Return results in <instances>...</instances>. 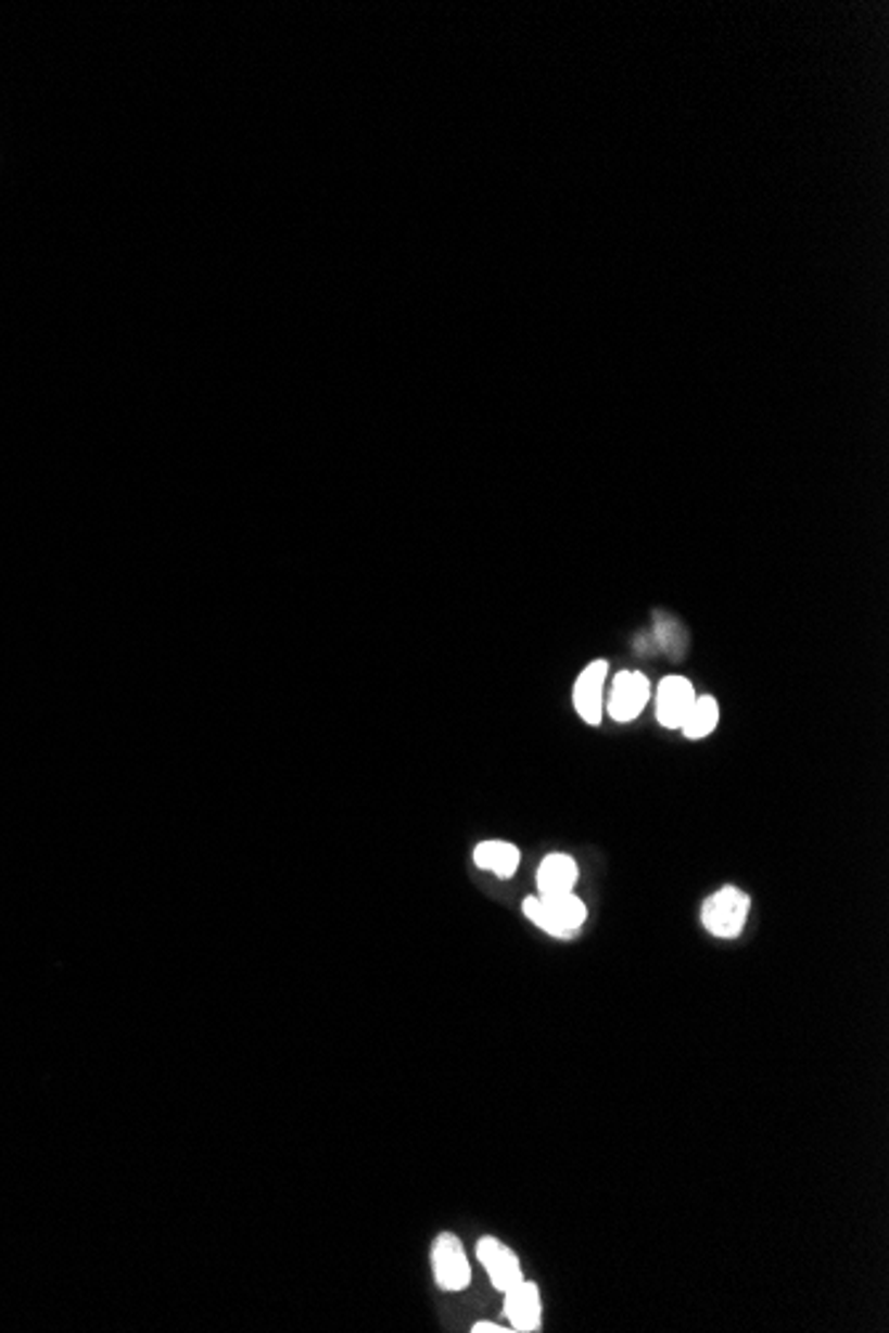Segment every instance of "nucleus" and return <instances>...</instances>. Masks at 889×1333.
Listing matches in <instances>:
<instances>
[{"label": "nucleus", "mask_w": 889, "mask_h": 1333, "mask_svg": "<svg viewBox=\"0 0 889 1333\" xmlns=\"http://www.w3.org/2000/svg\"><path fill=\"white\" fill-rule=\"evenodd\" d=\"M511 1331L515 1329H504V1325H498V1323H485V1320H482V1323H474V1329H472V1333H511Z\"/></svg>", "instance_id": "12"}, {"label": "nucleus", "mask_w": 889, "mask_h": 1333, "mask_svg": "<svg viewBox=\"0 0 889 1333\" xmlns=\"http://www.w3.org/2000/svg\"><path fill=\"white\" fill-rule=\"evenodd\" d=\"M579 876V863L570 854H549L538 868V894L541 898H555V894L575 892Z\"/></svg>", "instance_id": "9"}, {"label": "nucleus", "mask_w": 889, "mask_h": 1333, "mask_svg": "<svg viewBox=\"0 0 889 1333\" xmlns=\"http://www.w3.org/2000/svg\"><path fill=\"white\" fill-rule=\"evenodd\" d=\"M432 1270L434 1280L443 1291H463L472 1283V1267L467 1252L453 1232H440L432 1243Z\"/></svg>", "instance_id": "3"}, {"label": "nucleus", "mask_w": 889, "mask_h": 1333, "mask_svg": "<svg viewBox=\"0 0 889 1333\" xmlns=\"http://www.w3.org/2000/svg\"><path fill=\"white\" fill-rule=\"evenodd\" d=\"M477 1261L485 1267L487 1278H491V1283L496 1285L500 1294L509 1291L511 1285L520 1283V1280H525V1275H522L520 1256L511 1252L506 1243H500L498 1237H491V1235L480 1237V1243H477Z\"/></svg>", "instance_id": "4"}, {"label": "nucleus", "mask_w": 889, "mask_h": 1333, "mask_svg": "<svg viewBox=\"0 0 889 1333\" xmlns=\"http://www.w3.org/2000/svg\"><path fill=\"white\" fill-rule=\"evenodd\" d=\"M504 1312L515 1331H541L544 1305H541L538 1285L530 1283V1280H520L509 1291H504Z\"/></svg>", "instance_id": "6"}, {"label": "nucleus", "mask_w": 889, "mask_h": 1333, "mask_svg": "<svg viewBox=\"0 0 889 1333\" xmlns=\"http://www.w3.org/2000/svg\"><path fill=\"white\" fill-rule=\"evenodd\" d=\"M605 676H608V660H594L581 671L579 682L573 687V703L575 711L581 713L586 724L597 727L602 722V687Z\"/></svg>", "instance_id": "7"}, {"label": "nucleus", "mask_w": 889, "mask_h": 1333, "mask_svg": "<svg viewBox=\"0 0 889 1333\" xmlns=\"http://www.w3.org/2000/svg\"><path fill=\"white\" fill-rule=\"evenodd\" d=\"M751 913V898L738 887H722L700 907V922L709 935L720 940H735L744 931Z\"/></svg>", "instance_id": "2"}, {"label": "nucleus", "mask_w": 889, "mask_h": 1333, "mask_svg": "<svg viewBox=\"0 0 889 1333\" xmlns=\"http://www.w3.org/2000/svg\"><path fill=\"white\" fill-rule=\"evenodd\" d=\"M650 700V682L639 671H621L612 682L608 711L615 722H634Z\"/></svg>", "instance_id": "5"}, {"label": "nucleus", "mask_w": 889, "mask_h": 1333, "mask_svg": "<svg viewBox=\"0 0 889 1333\" xmlns=\"http://www.w3.org/2000/svg\"><path fill=\"white\" fill-rule=\"evenodd\" d=\"M716 724H720V703L711 695H703V698H695L680 729L687 740H700L714 733Z\"/></svg>", "instance_id": "11"}, {"label": "nucleus", "mask_w": 889, "mask_h": 1333, "mask_svg": "<svg viewBox=\"0 0 889 1333\" xmlns=\"http://www.w3.org/2000/svg\"><path fill=\"white\" fill-rule=\"evenodd\" d=\"M695 703V689L685 676H666L656 695V716L666 729H680Z\"/></svg>", "instance_id": "8"}, {"label": "nucleus", "mask_w": 889, "mask_h": 1333, "mask_svg": "<svg viewBox=\"0 0 889 1333\" xmlns=\"http://www.w3.org/2000/svg\"><path fill=\"white\" fill-rule=\"evenodd\" d=\"M522 911L538 929L559 940L573 937L586 922V905L575 892L555 894V898H541V894L528 898L522 902Z\"/></svg>", "instance_id": "1"}, {"label": "nucleus", "mask_w": 889, "mask_h": 1333, "mask_svg": "<svg viewBox=\"0 0 889 1333\" xmlns=\"http://www.w3.org/2000/svg\"><path fill=\"white\" fill-rule=\"evenodd\" d=\"M474 865L482 871L496 873L498 878H511L520 868V849L509 841H482L474 849Z\"/></svg>", "instance_id": "10"}]
</instances>
